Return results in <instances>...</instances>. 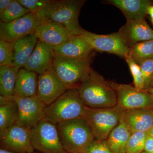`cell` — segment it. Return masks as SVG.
<instances>
[{
  "label": "cell",
  "instance_id": "cell-8",
  "mask_svg": "<svg viewBox=\"0 0 153 153\" xmlns=\"http://www.w3.org/2000/svg\"><path fill=\"white\" fill-rule=\"evenodd\" d=\"M109 82L117 97V105L124 110L138 108L153 109V98L148 91L131 85Z\"/></svg>",
  "mask_w": 153,
  "mask_h": 153
},
{
  "label": "cell",
  "instance_id": "cell-42",
  "mask_svg": "<svg viewBox=\"0 0 153 153\" xmlns=\"http://www.w3.org/2000/svg\"><path fill=\"white\" fill-rule=\"evenodd\" d=\"M67 153V152H66V153Z\"/></svg>",
  "mask_w": 153,
  "mask_h": 153
},
{
  "label": "cell",
  "instance_id": "cell-20",
  "mask_svg": "<svg viewBox=\"0 0 153 153\" xmlns=\"http://www.w3.org/2000/svg\"><path fill=\"white\" fill-rule=\"evenodd\" d=\"M38 41L35 33L14 42L13 66L18 71L24 68Z\"/></svg>",
  "mask_w": 153,
  "mask_h": 153
},
{
  "label": "cell",
  "instance_id": "cell-28",
  "mask_svg": "<svg viewBox=\"0 0 153 153\" xmlns=\"http://www.w3.org/2000/svg\"><path fill=\"white\" fill-rule=\"evenodd\" d=\"M14 44L0 39V66H13Z\"/></svg>",
  "mask_w": 153,
  "mask_h": 153
},
{
  "label": "cell",
  "instance_id": "cell-35",
  "mask_svg": "<svg viewBox=\"0 0 153 153\" xmlns=\"http://www.w3.org/2000/svg\"><path fill=\"white\" fill-rule=\"evenodd\" d=\"M148 13L150 16L152 22H153V6H151L149 7L148 10Z\"/></svg>",
  "mask_w": 153,
  "mask_h": 153
},
{
  "label": "cell",
  "instance_id": "cell-29",
  "mask_svg": "<svg viewBox=\"0 0 153 153\" xmlns=\"http://www.w3.org/2000/svg\"><path fill=\"white\" fill-rule=\"evenodd\" d=\"M125 58L128 64L130 70L133 77L135 87L137 89L143 90V77L139 65L136 63L133 59L129 55Z\"/></svg>",
  "mask_w": 153,
  "mask_h": 153
},
{
  "label": "cell",
  "instance_id": "cell-32",
  "mask_svg": "<svg viewBox=\"0 0 153 153\" xmlns=\"http://www.w3.org/2000/svg\"><path fill=\"white\" fill-rule=\"evenodd\" d=\"M85 153H112L106 140H95L85 151Z\"/></svg>",
  "mask_w": 153,
  "mask_h": 153
},
{
  "label": "cell",
  "instance_id": "cell-25",
  "mask_svg": "<svg viewBox=\"0 0 153 153\" xmlns=\"http://www.w3.org/2000/svg\"><path fill=\"white\" fill-rule=\"evenodd\" d=\"M128 55L139 65L153 58V40L140 42L131 46Z\"/></svg>",
  "mask_w": 153,
  "mask_h": 153
},
{
  "label": "cell",
  "instance_id": "cell-10",
  "mask_svg": "<svg viewBox=\"0 0 153 153\" xmlns=\"http://www.w3.org/2000/svg\"><path fill=\"white\" fill-rule=\"evenodd\" d=\"M93 50L115 54L125 58L130 47L119 32L109 35H98L86 31L80 36Z\"/></svg>",
  "mask_w": 153,
  "mask_h": 153
},
{
  "label": "cell",
  "instance_id": "cell-24",
  "mask_svg": "<svg viewBox=\"0 0 153 153\" xmlns=\"http://www.w3.org/2000/svg\"><path fill=\"white\" fill-rule=\"evenodd\" d=\"M18 72L13 66H0V95L13 98Z\"/></svg>",
  "mask_w": 153,
  "mask_h": 153
},
{
  "label": "cell",
  "instance_id": "cell-19",
  "mask_svg": "<svg viewBox=\"0 0 153 153\" xmlns=\"http://www.w3.org/2000/svg\"><path fill=\"white\" fill-rule=\"evenodd\" d=\"M38 74L25 68L20 69L18 75L13 97H30L37 95Z\"/></svg>",
  "mask_w": 153,
  "mask_h": 153
},
{
  "label": "cell",
  "instance_id": "cell-26",
  "mask_svg": "<svg viewBox=\"0 0 153 153\" xmlns=\"http://www.w3.org/2000/svg\"><path fill=\"white\" fill-rule=\"evenodd\" d=\"M30 13L17 1L12 0L7 8L0 15L1 22L8 23L24 16Z\"/></svg>",
  "mask_w": 153,
  "mask_h": 153
},
{
  "label": "cell",
  "instance_id": "cell-31",
  "mask_svg": "<svg viewBox=\"0 0 153 153\" xmlns=\"http://www.w3.org/2000/svg\"><path fill=\"white\" fill-rule=\"evenodd\" d=\"M30 13H38L45 8L51 2V0H17Z\"/></svg>",
  "mask_w": 153,
  "mask_h": 153
},
{
  "label": "cell",
  "instance_id": "cell-13",
  "mask_svg": "<svg viewBox=\"0 0 153 153\" xmlns=\"http://www.w3.org/2000/svg\"><path fill=\"white\" fill-rule=\"evenodd\" d=\"M67 90L52 67L44 74L38 75L37 96L47 106L55 101Z\"/></svg>",
  "mask_w": 153,
  "mask_h": 153
},
{
  "label": "cell",
  "instance_id": "cell-36",
  "mask_svg": "<svg viewBox=\"0 0 153 153\" xmlns=\"http://www.w3.org/2000/svg\"><path fill=\"white\" fill-rule=\"evenodd\" d=\"M0 153H16L13 152H11V151L7 150L3 148H1L0 149Z\"/></svg>",
  "mask_w": 153,
  "mask_h": 153
},
{
  "label": "cell",
  "instance_id": "cell-4",
  "mask_svg": "<svg viewBox=\"0 0 153 153\" xmlns=\"http://www.w3.org/2000/svg\"><path fill=\"white\" fill-rule=\"evenodd\" d=\"M86 109L77 88L67 89L55 101L46 106L44 119L56 125L84 117Z\"/></svg>",
  "mask_w": 153,
  "mask_h": 153
},
{
  "label": "cell",
  "instance_id": "cell-17",
  "mask_svg": "<svg viewBox=\"0 0 153 153\" xmlns=\"http://www.w3.org/2000/svg\"><path fill=\"white\" fill-rule=\"evenodd\" d=\"M119 32L130 47L140 42L153 40V30L145 19L128 20Z\"/></svg>",
  "mask_w": 153,
  "mask_h": 153
},
{
  "label": "cell",
  "instance_id": "cell-6",
  "mask_svg": "<svg viewBox=\"0 0 153 153\" xmlns=\"http://www.w3.org/2000/svg\"><path fill=\"white\" fill-rule=\"evenodd\" d=\"M124 111L117 105L108 108L87 107L83 118L89 125L95 139L106 140L123 118Z\"/></svg>",
  "mask_w": 153,
  "mask_h": 153
},
{
  "label": "cell",
  "instance_id": "cell-9",
  "mask_svg": "<svg viewBox=\"0 0 153 153\" xmlns=\"http://www.w3.org/2000/svg\"><path fill=\"white\" fill-rule=\"evenodd\" d=\"M42 19L38 13H30L8 23L0 22V39L14 43L33 34L41 25Z\"/></svg>",
  "mask_w": 153,
  "mask_h": 153
},
{
  "label": "cell",
  "instance_id": "cell-14",
  "mask_svg": "<svg viewBox=\"0 0 153 153\" xmlns=\"http://www.w3.org/2000/svg\"><path fill=\"white\" fill-rule=\"evenodd\" d=\"M35 34L38 41L53 47L63 44L74 36L61 24L43 20Z\"/></svg>",
  "mask_w": 153,
  "mask_h": 153
},
{
  "label": "cell",
  "instance_id": "cell-12",
  "mask_svg": "<svg viewBox=\"0 0 153 153\" xmlns=\"http://www.w3.org/2000/svg\"><path fill=\"white\" fill-rule=\"evenodd\" d=\"M19 109L18 123L32 129L44 118L47 105L37 96L30 97H13Z\"/></svg>",
  "mask_w": 153,
  "mask_h": 153
},
{
  "label": "cell",
  "instance_id": "cell-1",
  "mask_svg": "<svg viewBox=\"0 0 153 153\" xmlns=\"http://www.w3.org/2000/svg\"><path fill=\"white\" fill-rule=\"evenodd\" d=\"M77 89L80 98L87 107L108 108L117 105L116 93L109 82L91 68Z\"/></svg>",
  "mask_w": 153,
  "mask_h": 153
},
{
  "label": "cell",
  "instance_id": "cell-37",
  "mask_svg": "<svg viewBox=\"0 0 153 153\" xmlns=\"http://www.w3.org/2000/svg\"><path fill=\"white\" fill-rule=\"evenodd\" d=\"M147 133L151 137H152L153 138V126Z\"/></svg>",
  "mask_w": 153,
  "mask_h": 153
},
{
  "label": "cell",
  "instance_id": "cell-41",
  "mask_svg": "<svg viewBox=\"0 0 153 153\" xmlns=\"http://www.w3.org/2000/svg\"><path fill=\"white\" fill-rule=\"evenodd\" d=\"M32 153H39L35 152H33Z\"/></svg>",
  "mask_w": 153,
  "mask_h": 153
},
{
  "label": "cell",
  "instance_id": "cell-3",
  "mask_svg": "<svg viewBox=\"0 0 153 153\" xmlns=\"http://www.w3.org/2000/svg\"><path fill=\"white\" fill-rule=\"evenodd\" d=\"M56 125L60 142L66 152L85 153L95 140L84 118L63 122Z\"/></svg>",
  "mask_w": 153,
  "mask_h": 153
},
{
  "label": "cell",
  "instance_id": "cell-16",
  "mask_svg": "<svg viewBox=\"0 0 153 153\" xmlns=\"http://www.w3.org/2000/svg\"><path fill=\"white\" fill-rule=\"evenodd\" d=\"M54 55L75 59L90 57L93 49L80 36H73L63 44L53 47Z\"/></svg>",
  "mask_w": 153,
  "mask_h": 153
},
{
  "label": "cell",
  "instance_id": "cell-30",
  "mask_svg": "<svg viewBox=\"0 0 153 153\" xmlns=\"http://www.w3.org/2000/svg\"><path fill=\"white\" fill-rule=\"evenodd\" d=\"M144 80L143 90L150 88L153 77V58L143 61L140 64Z\"/></svg>",
  "mask_w": 153,
  "mask_h": 153
},
{
  "label": "cell",
  "instance_id": "cell-44",
  "mask_svg": "<svg viewBox=\"0 0 153 153\" xmlns=\"http://www.w3.org/2000/svg\"></svg>",
  "mask_w": 153,
  "mask_h": 153
},
{
  "label": "cell",
  "instance_id": "cell-21",
  "mask_svg": "<svg viewBox=\"0 0 153 153\" xmlns=\"http://www.w3.org/2000/svg\"><path fill=\"white\" fill-rule=\"evenodd\" d=\"M108 3L120 9L124 14L127 20H143L151 1L148 0H109Z\"/></svg>",
  "mask_w": 153,
  "mask_h": 153
},
{
  "label": "cell",
  "instance_id": "cell-43",
  "mask_svg": "<svg viewBox=\"0 0 153 153\" xmlns=\"http://www.w3.org/2000/svg\"></svg>",
  "mask_w": 153,
  "mask_h": 153
},
{
  "label": "cell",
  "instance_id": "cell-23",
  "mask_svg": "<svg viewBox=\"0 0 153 153\" xmlns=\"http://www.w3.org/2000/svg\"><path fill=\"white\" fill-rule=\"evenodd\" d=\"M131 134L123 118L106 140L108 146L112 153H126L127 145Z\"/></svg>",
  "mask_w": 153,
  "mask_h": 153
},
{
  "label": "cell",
  "instance_id": "cell-33",
  "mask_svg": "<svg viewBox=\"0 0 153 153\" xmlns=\"http://www.w3.org/2000/svg\"><path fill=\"white\" fill-rule=\"evenodd\" d=\"M143 152L147 153H153V138L149 135L147 137Z\"/></svg>",
  "mask_w": 153,
  "mask_h": 153
},
{
  "label": "cell",
  "instance_id": "cell-7",
  "mask_svg": "<svg viewBox=\"0 0 153 153\" xmlns=\"http://www.w3.org/2000/svg\"><path fill=\"white\" fill-rule=\"evenodd\" d=\"M31 143L34 149L43 153H65L56 125L43 118L31 130Z\"/></svg>",
  "mask_w": 153,
  "mask_h": 153
},
{
  "label": "cell",
  "instance_id": "cell-27",
  "mask_svg": "<svg viewBox=\"0 0 153 153\" xmlns=\"http://www.w3.org/2000/svg\"><path fill=\"white\" fill-rule=\"evenodd\" d=\"M147 132L136 131L131 133L127 145L126 153H141L144 151Z\"/></svg>",
  "mask_w": 153,
  "mask_h": 153
},
{
  "label": "cell",
  "instance_id": "cell-5",
  "mask_svg": "<svg viewBox=\"0 0 153 153\" xmlns=\"http://www.w3.org/2000/svg\"><path fill=\"white\" fill-rule=\"evenodd\" d=\"M91 58L75 59L54 55L52 68L67 89L79 87L91 68Z\"/></svg>",
  "mask_w": 153,
  "mask_h": 153
},
{
  "label": "cell",
  "instance_id": "cell-34",
  "mask_svg": "<svg viewBox=\"0 0 153 153\" xmlns=\"http://www.w3.org/2000/svg\"><path fill=\"white\" fill-rule=\"evenodd\" d=\"M12 0H1L0 1V15L7 8Z\"/></svg>",
  "mask_w": 153,
  "mask_h": 153
},
{
  "label": "cell",
  "instance_id": "cell-15",
  "mask_svg": "<svg viewBox=\"0 0 153 153\" xmlns=\"http://www.w3.org/2000/svg\"><path fill=\"white\" fill-rule=\"evenodd\" d=\"M54 57L53 46L38 41L24 68L41 75L52 67Z\"/></svg>",
  "mask_w": 153,
  "mask_h": 153
},
{
  "label": "cell",
  "instance_id": "cell-2",
  "mask_svg": "<svg viewBox=\"0 0 153 153\" xmlns=\"http://www.w3.org/2000/svg\"><path fill=\"white\" fill-rule=\"evenodd\" d=\"M85 2L83 0H53L38 13L42 20L59 23L73 36H81L86 30L79 25L78 17Z\"/></svg>",
  "mask_w": 153,
  "mask_h": 153
},
{
  "label": "cell",
  "instance_id": "cell-22",
  "mask_svg": "<svg viewBox=\"0 0 153 153\" xmlns=\"http://www.w3.org/2000/svg\"><path fill=\"white\" fill-rule=\"evenodd\" d=\"M19 117L18 105L13 99L0 95V135L18 123Z\"/></svg>",
  "mask_w": 153,
  "mask_h": 153
},
{
  "label": "cell",
  "instance_id": "cell-18",
  "mask_svg": "<svg viewBox=\"0 0 153 153\" xmlns=\"http://www.w3.org/2000/svg\"><path fill=\"white\" fill-rule=\"evenodd\" d=\"M123 120L131 133L148 132L153 126V109L126 110L124 111Z\"/></svg>",
  "mask_w": 153,
  "mask_h": 153
},
{
  "label": "cell",
  "instance_id": "cell-38",
  "mask_svg": "<svg viewBox=\"0 0 153 153\" xmlns=\"http://www.w3.org/2000/svg\"><path fill=\"white\" fill-rule=\"evenodd\" d=\"M147 91L149 92V93L151 95H152L153 98V87L149 88Z\"/></svg>",
  "mask_w": 153,
  "mask_h": 153
},
{
  "label": "cell",
  "instance_id": "cell-40",
  "mask_svg": "<svg viewBox=\"0 0 153 153\" xmlns=\"http://www.w3.org/2000/svg\"><path fill=\"white\" fill-rule=\"evenodd\" d=\"M141 153H147L146 152H142Z\"/></svg>",
  "mask_w": 153,
  "mask_h": 153
},
{
  "label": "cell",
  "instance_id": "cell-11",
  "mask_svg": "<svg viewBox=\"0 0 153 153\" xmlns=\"http://www.w3.org/2000/svg\"><path fill=\"white\" fill-rule=\"evenodd\" d=\"M31 130L17 123L0 135L1 148L16 153H32Z\"/></svg>",
  "mask_w": 153,
  "mask_h": 153
},
{
  "label": "cell",
  "instance_id": "cell-39",
  "mask_svg": "<svg viewBox=\"0 0 153 153\" xmlns=\"http://www.w3.org/2000/svg\"><path fill=\"white\" fill-rule=\"evenodd\" d=\"M153 87V77L152 78V82H151V88Z\"/></svg>",
  "mask_w": 153,
  "mask_h": 153
}]
</instances>
